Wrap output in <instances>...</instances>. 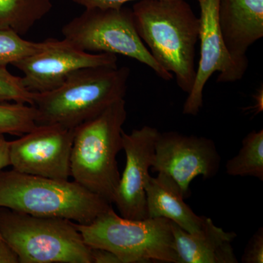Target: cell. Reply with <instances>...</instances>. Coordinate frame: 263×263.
Segmentation results:
<instances>
[{"label": "cell", "mask_w": 263, "mask_h": 263, "mask_svg": "<svg viewBox=\"0 0 263 263\" xmlns=\"http://www.w3.org/2000/svg\"><path fill=\"white\" fill-rule=\"evenodd\" d=\"M138 35L164 70L189 94L196 76L200 18L186 0H140L133 5Z\"/></svg>", "instance_id": "cell-1"}, {"label": "cell", "mask_w": 263, "mask_h": 263, "mask_svg": "<svg viewBox=\"0 0 263 263\" xmlns=\"http://www.w3.org/2000/svg\"><path fill=\"white\" fill-rule=\"evenodd\" d=\"M130 70L127 67L100 66L72 72L51 91L34 93L33 106L37 124H58L76 129L110 105L124 99Z\"/></svg>", "instance_id": "cell-2"}, {"label": "cell", "mask_w": 263, "mask_h": 263, "mask_svg": "<svg viewBox=\"0 0 263 263\" xmlns=\"http://www.w3.org/2000/svg\"><path fill=\"white\" fill-rule=\"evenodd\" d=\"M0 207L87 224L112 205L76 181L23 174L13 169L0 171Z\"/></svg>", "instance_id": "cell-3"}, {"label": "cell", "mask_w": 263, "mask_h": 263, "mask_svg": "<svg viewBox=\"0 0 263 263\" xmlns=\"http://www.w3.org/2000/svg\"><path fill=\"white\" fill-rule=\"evenodd\" d=\"M127 117L126 101L122 99L76 127L74 133L71 177L111 204L121 177L117 157L122 150Z\"/></svg>", "instance_id": "cell-4"}, {"label": "cell", "mask_w": 263, "mask_h": 263, "mask_svg": "<svg viewBox=\"0 0 263 263\" xmlns=\"http://www.w3.org/2000/svg\"><path fill=\"white\" fill-rule=\"evenodd\" d=\"M76 226L89 247L113 252L121 263H179L172 221L165 218L127 219L110 208L89 224Z\"/></svg>", "instance_id": "cell-5"}, {"label": "cell", "mask_w": 263, "mask_h": 263, "mask_svg": "<svg viewBox=\"0 0 263 263\" xmlns=\"http://www.w3.org/2000/svg\"><path fill=\"white\" fill-rule=\"evenodd\" d=\"M0 233L19 263H92L91 247L69 219L0 207Z\"/></svg>", "instance_id": "cell-6"}, {"label": "cell", "mask_w": 263, "mask_h": 263, "mask_svg": "<svg viewBox=\"0 0 263 263\" xmlns=\"http://www.w3.org/2000/svg\"><path fill=\"white\" fill-rule=\"evenodd\" d=\"M62 33L64 39L82 51L123 55L146 65L164 81L174 79L156 62L138 35L129 8L85 9L62 27Z\"/></svg>", "instance_id": "cell-7"}, {"label": "cell", "mask_w": 263, "mask_h": 263, "mask_svg": "<svg viewBox=\"0 0 263 263\" xmlns=\"http://www.w3.org/2000/svg\"><path fill=\"white\" fill-rule=\"evenodd\" d=\"M200 15V60L191 91L183 106L185 115L197 116L203 105V90L216 72L217 82L235 83L241 80L249 67L247 56L235 57L228 51L218 22L219 0H197Z\"/></svg>", "instance_id": "cell-8"}, {"label": "cell", "mask_w": 263, "mask_h": 263, "mask_svg": "<svg viewBox=\"0 0 263 263\" xmlns=\"http://www.w3.org/2000/svg\"><path fill=\"white\" fill-rule=\"evenodd\" d=\"M220 164L221 156L210 138L175 131L159 133L152 168L174 180L185 199L190 196V184L195 178L212 179Z\"/></svg>", "instance_id": "cell-9"}, {"label": "cell", "mask_w": 263, "mask_h": 263, "mask_svg": "<svg viewBox=\"0 0 263 263\" xmlns=\"http://www.w3.org/2000/svg\"><path fill=\"white\" fill-rule=\"evenodd\" d=\"M74 133L58 124H38L10 141V165L23 174L69 180Z\"/></svg>", "instance_id": "cell-10"}, {"label": "cell", "mask_w": 263, "mask_h": 263, "mask_svg": "<svg viewBox=\"0 0 263 263\" xmlns=\"http://www.w3.org/2000/svg\"><path fill=\"white\" fill-rule=\"evenodd\" d=\"M117 55L93 53L76 48L65 39H48L47 47L13 64L23 73L24 84L32 93L51 91L70 74L86 67L117 66Z\"/></svg>", "instance_id": "cell-11"}, {"label": "cell", "mask_w": 263, "mask_h": 263, "mask_svg": "<svg viewBox=\"0 0 263 263\" xmlns=\"http://www.w3.org/2000/svg\"><path fill=\"white\" fill-rule=\"evenodd\" d=\"M160 131L144 126L122 133V150L126 155V164L119 180L113 203L123 217L130 219L148 218L146 184L153 164L155 145Z\"/></svg>", "instance_id": "cell-12"}, {"label": "cell", "mask_w": 263, "mask_h": 263, "mask_svg": "<svg viewBox=\"0 0 263 263\" xmlns=\"http://www.w3.org/2000/svg\"><path fill=\"white\" fill-rule=\"evenodd\" d=\"M174 247L179 263H238L233 243L234 232L217 227L211 218H204L201 228L189 233L172 222Z\"/></svg>", "instance_id": "cell-13"}, {"label": "cell", "mask_w": 263, "mask_h": 263, "mask_svg": "<svg viewBox=\"0 0 263 263\" xmlns=\"http://www.w3.org/2000/svg\"><path fill=\"white\" fill-rule=\"evenodd\" d=\"M218 22L230 53L247 56L263 37V0H219Z\"/></svg>", "instance_id": "cell-14"}, {"label": "cell", "mask_w": 263, "mask_h": 263, "mask_svg": "<svg viewBox=\"0 0 263 263\" xmlns=\"http://www.w3.org/2000/svg\"><path fill=\"white\" fill-rule=\"evenodd\" d=\"M148 218L162 217L189 233L201 228L205 216L197 215L186 202L184 195L174 180L163 174L150 176L146 184Z\"/></svg>", "instance_id": "cell-15"}, {"label": "cell", "mask_w": 263, "mask_h": 263, "mask_svg": "<svg viewBox=\"0 0 263 263\" xmlns=\"http://www.w3.org/2000/svg\"><path fill=\"white\" fill-rule=\"evenodd\" d=\"M52 0H0V29L27 34L51 11Z\"/></svg>", "instance_id": "cell-16"}, {"label": "cell", "mask_w": 263, "mask_h": 263, "mask_svg": "<svg viewBox=\"0 0 263 263\" xmlns=\"http://www.w3.org/2000/svg\"><path fill=\"white\" fill-rule=\"evenodd\" d=\"M227 174L263 180V130H253L242 141L238 155L228 161Z\"/></svg>", "instance_id": "cell-17"}, {"label": "cell", "mask_w": 263, "mask_h": 263, "mask_svg": "<svg viewBox=\"0 0 263 263\" xmlns=\"http://www.w3.org/2000/svg\"><path fill=\"white\" fill-rule=\"evenodd\" d=\"M37 110L33 105L0 103V133L23 136L37 125Z\"/></svg>", "instance_id": "cell-18"}, {"label": "cell", "mask_w": 263, "mask_h": 263, "mask_svg": "<svg viewBox=\"0 0 263 263\" xmlns=\"http://www.w3.org/2000/svg\"><path fill=\"white\" fill-rule=\"evenodd\" d=\"M48 44V39L43 42H32L13 31L0 29V67L13 65L26 57L42 51Z\"/></svg>", "instance_id": "cell-19"}, {"label": "cell", "mask_w": 263, "mask_h": 263, "mask_svg": "<svg viewBox=\"0 0 263 263\" xmlns=\"http://www.w3.org/2000/svg\"><path fill=\"white\" fill-rule=\"evenodd\" d=\"M34 93L26 88L22 77L10 73L7 67H0V103L33 105Z\"/></svg>", "instance_id": "cell-20"}, {"label": "cell", "mask_w": 263, "mask_h": 263, "mask_svg": "<svg viewBox=\"0 0 263 263\" xmlns=\"http://www.w3.org/2000/svg\"><path fill=\"white\" fill-rule=\"evenodd\" d=\"M240 260L243 263L263 262L262 228H259L249 239Z\"/></svg>", "instance_id": "cell-21"}, {"label": "cell", "mask_w": 263, "mask_h": 263, "mask_svg": "<svg viewBox=\"0 0 263 263\" xmlns=\"http://www.w3.org/2000/svg\"><path fill=\"white\" fill-rule=\"evenodd\" d=\"M76 4L84 7L85 9L91 8H118L124 6L126 3L140 0H72Z\"/></svg>", "instance_id": "cell-22"}, {"label": "cell", "mask_w": 263, "mask_h": 263, "mask_svg": "<svg viewBox=\"0 0 263 263\" xmlns=\"http://www.w3.org/2000/svg\"><path fill=\"white\" fill-rule=\"evenodd\" d=\"M0 263H19L18 255L0 233Z\"/></svg>", "instance_id": "cell-23"}, {"label": "cell", "mask_w": 263, "mask_h": 263, "mask_svg": "<svg viewBox=\"0 0 263 263\" xmlns=\"http://www.w3.org/2000/svg\"><path fill=\"white\" fill-rule=\"evenodd\" d=\"M91 257L92 263H121L115 254L103 249L91 248Z\"/></svg>", "instance_id": "cell-24"}, {"label": "cell", "mask_w": 263, "mask_h": 263, "mask_svg": "<svg viewBox=\"0 0 263 263\" xmlns=\"http://www.w3.org/2000/svg\"><path fill=\"white\" fill-rule=\"evenodd\" d=\"M10 141H7L5 135L0 133V171L10 165Z\"/></svg>", "instance_id": "cell-25"}, {"label": "cell", "mask_w": 263, "mask_h": 263, "mask_svg": "<svg viewBox=\"0 0 263 263\" xmlns=\"http://www.w3.org/2000/svg\"><path fill=\"white\" fill-rule=\"evenodd\" d=\"M254 100H255V103L250 109H252L255 114H259V112L262 111L263 108L262 89H259L254 95Z\"/></svg>", "instance_id": "cell-26"}]
</instances>
